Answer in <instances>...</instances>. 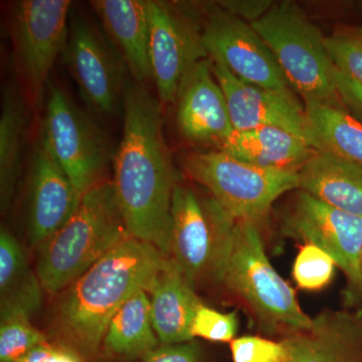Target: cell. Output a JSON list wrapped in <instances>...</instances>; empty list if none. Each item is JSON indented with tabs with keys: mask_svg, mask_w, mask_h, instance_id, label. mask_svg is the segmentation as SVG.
Wrapping results in <instances>:
<instances>
[{
	"mask_svg": "<svg viewBox=\"0 0 362 362\" xmlns=\"http://www.w3.org/2000/svg\"><path fill=\"white\" fill-rule=\"evenodd\" d=\"M161 108L144 84L128 81L112 182L131 237L170 257L171 204L177 182L162 130Z\"/></svg>",
	"mask_w": 362,
	"mask_h": 362,
	"instance_id": "cell-1",
	"label": "cell"
},
{
	"mask_svg": "<svg viewBox=\"0 0 362 362\" xmlns=\"http://www.w3.org/2000/svg\"><path fill=\"white\" fill-rule=\"evenodd\" d=\"M166 256L128 237L62 292L52 329L66 346L96 354L117 311L140 290H148Z\"/></svg>",
	"mask_w": 362,
	"mask_h": 362,
	"instance_id": "cell-2",
	"label": "cell"
},
{
	"mask_svg": "<svg viewBox=\"0 0 362 362\" xmlns=\"http://www.w3.org/2000/svg\"><path fill=\"white\" fill-rule=\"evenodd\" d=\"M128 237L113 182L103 181L83 195L71 218L37 247L42 289L51 295L63 292Z\"/></svg>",
	"mask_w": 362,
	"mask_h": 362,
	"instance_id": "cell-3",
	"label": "cell"
},
{
	"mask_svg": "<svg viewBox=\"0 0 362 362\" xmlns=\"http://www.w3.org/2000/svg\"><path fill=\"white\" fill-rule=\"evenodd\" d=\"M221 284L245 305L265 332L288 337L310 327L313 318L272 265L256 223L235 220Z\"/></svg>",
	"mask_w": 362,
	"mask_h": 362,
	"instance_id": "cell-4",
	"label": "cell"
},
{
	"mask_svg": "<svg viewBox=\"0 0 362 362\" xmlns=\"http://www.w3.org/2000/svg\"><path fill=\"white\" fill-rule=\"evenodd\" d=\"M252 28L273 52L286 80L305 104L343 107L325 37L294 1L276 2Z\"/></svg>",
	"mask_w": 362,
	"mask_h": 362,
	"instance_id": "cell-5",
	"label": "cell"
},
{
	"mask_svg": "<svg viewBox=\"0 0 362 362\" xmlns=\"http://www.w3.org/2000/svg\"><path fill=\"white\" fill-rule=\"evenodd\" d=\"M181 166L235 220L256 225L281 195L299 189L298 170L259 168L221 150L190 152Z\"/></svg>",
	"mask_w": 362,
	"mask_h": 362,
	"instance_id": "cell-6",
	"label": "cell"
},
{
	"mask_svg": "<svg viewBox=\"0 0 362 362\" xmlns=\"http://www.w3.org/2000/svg\"><path fill=\"white\" fill-rule=\"evenodd\" d=\"M235 220L209 195L177 183L171 204L170 257L188 283L221 284Z\"/></svg>",
	"mask_w": 362,
	"mask_h": 362,
	"instance_id": "cell-7",
	"label": "cell"
},
{
	"mask_svg": "<svg viewBox=\"0 0 362 362\" xmlns=\"http://www.w3.org/2000/svg\"><path fill=\"white\" fill-rule=\"evenodd\" d=\"M42 139L75 187L78 199L103 182L111 158L103 131L52 83L47 87Z\"/></svg>",
	"mask_w": 362,
	"mask_h": 362,
	"instance_id": "cell-8",
	"label": "cell"
},
{
	"mask_svg": "<svg viewBox=\"0 0 362 362\" xmlns=\"http://www.w3.org/2000/svg\"><path fill=\"white\" fill-rule=\"evenodd\" d=\"M70 0H23L11 13L14 58L28 97L42 103L54 62L66 49Z\"/></svg>",
	"mask_w": 362,
	"mask_h": 362,
	"instance_id": "cell-9",
	"label": "cell"
},
{
	"mask_svg": "<svg viewBox=\"0 0 362 362\" xmlns=\"http://www.w3.org/2000/svg\"><path fill=\"white\" fill-rule=\"evenodd\" d=\"M201 40L207 56L235 77L263 89L289 92L273 52L251 23L214 2L202 6Z\"/></svg>",
	"mask_w": 362,
	"mask_h": 362,
	"instance_id": "cell-10",
	"label": "cell"
},
{
	"mask_svg": "<svg viewBox=\"0 0 362 362\" xmlns=\"http://www.w3.org/2000/svg\"><path fill=\"white\" fill-rule=\"evenodd\" d=\"M149 61L162 107L177 98L183 76L207 56L201 40V21L175 4L147 0Z\"/></svg>",
	"mask_w": 362,
	"mask_h": 362,
	"instance_id": "cell-11",
	"label": "cell"
},
{
	"mask_svg": "<svg viewBox=\"0 0 362 362\" xmlns=\"http://www.w3.org/2000/svg\"><path fill=\"white\" fill-rule=\"evenodd\" d=\"M80 95L98 113L112 115L122 107L126 66L122 57L84 18H73L64 51Z\"/></svg>",
	"mask_w": 362,
	"mask_h": 362,
	"instance_id": "cell-12",
	"label": "cell"
},
{
	"mask_svg": "<svg viewBox=\"0 0 362 362\" xmlns=\"http://www.w3.org/2000/svg\"><path fill=\"white\" fill-rule=\"evenodd\" d=\"M286 235L315 245L329 254L357 292L362 294V218L300 192L285 221Z\"/></svg>",
	"mask_w": 362,
	"mask_h": 362,
	"instance_id": "cell-13",
	"label": "cell"
},
{
	"mask_svg": "<svg viewBox=\"0 0 362 362\" xmlns=\"http://www.w3.org/2000/svg\"><path fill=\"white\" fill-rule=\"evenodd\" d=\"M213 73L225 95L233 130L281 128L313 147L305 107L289 92H278L247 84L225 66L213 61Z\"/></svg>",
	"mask_w": 362,
	"mask_h": 362,
	"instance_id": "cell-14",
	"label": "cell"
},
{
	"mask_svg": "<svg viewBox=\"0 0 362 362\" xmlns=\"http://www.w3.org/2000/svg\"><path fill=\"white\" fill-rule=\"evenodd\" d=\"M26 197L28 235L30 243L37 247L71 218L80 202L70 178L42 137L30 157Z\"/></svg>",
	"mask_w": 362,
	"mask_h": 362,
	"instance_id": "cell-15",
	"label": "cell"
},
{
	"mask_svg": "<svg viewBox=\"0 0 362 362\" xmlns=\"http://www.w3.org/2000/svg\"><path fill=\"white\" fill-rule=\"evenodd\" d=\"M175 102L178 128L189 141L218 145L233 132L228 103L214 78L211 59H202L190 66Z\"/></svg>",
	"mask_w": 362,
	"mask_h": 362,
	"instance_id": "cell-16",
	"label": "cell"
},
{
	"mask_svg": "<svg viewBox=\"0 0 362 362\" xmlns=\"http://www.w3.org/2000/svg\"><path fill=\"white\" fill-rule=\"evenodd\" d=\"M282 341L292 362H362V325L345 311L321 312L308 329Z\"/></svg>",
	"mask_w": 362,
	"mask_h": 362,
	"instance_id": "cell-17",
	"label": "cell"
},
{
	"mask_svg": "<svg viewBox=\"0 0 362 362\" xmlns=\"http://www.w3.org/2000/svg\"><path fill=\"white\" fill-rule=\"evenodd\" d=\"M147 294L152 324L161 344L194 340L190 327L202 302L171 257L164 259Z\"/></svg>",
	"mask_w": 362,
	"mask_h": 362,
	"instance_id": "cell-18",
	"label": "cell"
},
{
	"mask_svg": "<svg viewBox=\"0 0 362 362\" xmlns=\"http://www.w3.org/2000/svg\"><path fill=\"white\" fill-rule=\"evenodd\" d=\"M90 4L133 80L144 84L152 78L147 0H94Z\"/></svg>",
	"mask_w": 362,
	"mask_h": 362,
	"instance_id": "cell-19",
	"label": "cell"
},
{
	"mask_svg": "<svg viewBox=\"0 0 362 362\" xmlns=\"http://www.w3.org/2000/svg\"><path fill=\"white\" fill-rule=\"evenodd\" d=\"M299 189L321 202L362 218V166L316 150L298 171Z\"/></svg>",
	"mask_w": 362,
	"mask_h": 362,
	"instance_id": "cell-20",
	"label": "cell"
},
{
	"mask_svg": "<svg viewBox=\"0 0 362 362\" xmlns=\"http://www.w3.org/2000/svg\"><path fill=\"white\" fill-rule=\"evenodd\" d=\"M218 147L259 168L298 171L316 151L298 136L271 126L233 130Z\"/></svg>",
	"mask_w": 362,
	"mask_h": 362,
	"instance_id": "cell-21",
	"label": "cell"
},
{
	"mask_svg": "<svg viewBox=\"0 0 362 362\" xmlns=\"http://www.w3.org/2000/svg\"><path fill=\"white\" fill-rule=\"evenodd\" d=\"M42 286L30 270L18 239L7 228L0 232V314L32 316L42 301Z\"/></svg>",
	"mask_w": 362,
	"mask_h": 362,
	"instance_id": "cell-22",
	"label": "cell"
},
{
	"mask_svg": "<svg viewBox=\"0 0 362 362\" xmlns=\"http://www.w3.org/2000/svg\"><path fill=\"white\" fill-rule=\"evenodd\" d=\"M28 110L20 86L8 84L2 93L0 114V206L4 213L11 206L20 177L21 153Z\"/></svg>",
	"mask_w": 362,
	"mask_h": 362,
	"instance_id": "cell-23",
	"label": "cell"
},
{
	"mask_svg": "<svg viewBox=\"0 0 362 362\" xmlns=\"http://www.w3.org/2000/svg\"><path fill=\"white\" fill-rule=\"evenodd\" d=\"M160 345L152 324L150 300L146 290H140L122 305L109 323L103 339L110 356L142 357Z\"/></svg>",
	"mask_w": 362,
	"mask_h": 362,
	"instance_id": "cell-24",
	"label": "cell"
},
{
	"mask_svg": "<svg viewBox=\"0 0 362 362\" xmlns=\"http://www.w3.org/2000/svg\"><path fill=\"white\" fill-rule=\"evenodd\" d=\"M315 150L330 152L362 166V122L343 107L305 104Z\"/></svg>",
	"mask_w": 362,
	"mask_h": 362,
	"instance_id": "cell-25",
	"label": "cell"
},
{
	"mask_svg": "<svg viewBox=\"0 0 362 362\" xmlns=\"http://www.w3.org/2000/svg\"><path fill=\"white\" fill-rule=\"evenodd\" d=\"M45 341L47 337L33 325L30 315L0 314V362H18Z\"/></svg>",
	"mask_w": 362,
	"mask_h": 362,
	"instance_id": "cell-26",
	"label": "cell"
},
{
	"mask_svg": "<svg viewBox=\"0 0 362 362\" xmlns=\"http://www.w3.org/2000/svg\"><path fill=\"white\" fill-rule=\"evenodd\" d=\"M334 259L315 245L304 244L293 266V278L300 289L320 291L327 287L335 273Z\"/></svg>",
	"mask_w": 362,
	"mask_h": 362,
	"instance_id": "cell-27",
	"label": "cell"
},
{
	"mask_svg": "<svg viewBox=\"0 0 362 362\" xmlns=\"http://www.w3.org/2000/svg\"><path fill=\"white\" fill-rule=\"evenodd\" d=\"M239 330V317L235 311L223 313L204 303L197 307L190 333L211 342H228L235 339Z\"/></svg>",
	"mask_w": 362,
	"mask_h": 362,
	"instance_id": "cell-28",
	"label": "cell"
},
{
	"mask_svg": "<svg viewBox=\"0 0 362 362\" xmlns=\"http://www.w3.org/2000/svg\"><path fill=\"white\" fill-rule=\"evenodd\" d=\"M233 362H292L284 342L259 337L235 338L230 342Z\"/></svg>",
	"mask_w": 362,
	"mask_h": 362,
	"instance_id": "cell-29",
	"label": "cell"
},
{
	"mask_svg": "<svg viewBox=\"0 0 362 362\" xmlns=\"http://www.w3.org/2000/svg\"><path fill=\"white\" fill-rule=\"evenodd\" d=\"M325 45L338 70L362 83V39L339 33L325 37Z\"/></svg>",
	"mask_w": 362,
	"mask_h": 362,
	"instance_id": "cell-30",
	"label": "cell"
},
{
	"mask_svg": "<svg viewBox=\"0 0 362 362\" xmlns=\"http://www.w3.org/2000/svg\"><path fill=\"white\" fill-rule=\"evenodd\" d=\"M143 362H201V349L192 341L160 344L141 357Z\"/></svg>",
	"mask_w": 362,
	"mask_h": 362,
	"instance_id": "cell-31",
	"label": "cell"
},
{
	"mask_svg": "<svg viewBox=\"0 0 362 362\" xmlns=\"http://www.w3.org/2000/svg\"><path fill=\"white\" fill-rule=\"evenodd\" d=\"M276 2L272 0H223L216 4L233 16L247 23L259 21L273 7Z\"/></svg>",
	"mask_w": 362,
	"mask_h": 362,
	"instance_id": "cell-32",
	"label": "cell"
},
{
	"mask_svg": "<svg viewBox=\"0 0 362 362\" xmlns=\"http://www.w3.org/2000/svg\"><path fill=\"white\" fill-rule=\"evenodd\" d=\"M335 85L342 104L362 117V83L335 69Z\"/></svg>",
	"mask_w": 362,
	"mask_h": 362,
	"instance_id": "cell-33",
	"label": "cell"
},
{
	"mask_svg": "<svg viewBox=\"0 0 362 362\" xmlns=\"http://www.w3.org/2000/svg\"><path fill=\"white\" fill-rule=\"evenodd\" d=\"M56 345L49 341L42 343L30 350L18 362H49Z\"/></svg>",
	"mask_w": 362,
	"mask_h": 362,
	"instance_id": "cell-34",
	"label": "cell"
},
{
	"mask_svg": "<svg viewBox=\"0 0 362 362\" xmlns=\"http://www.w3.org/2000/svg\"><path fill=\"white\" fill-rule=\"evenodd\" d=\"M49 362H83L80 354L66 345H56Z\"/></svg>",
	"mask_w": 362,
	"mask_h": 362,
	"instance_id": "cell-35",
	"label": "cell"
},
{
	"mask_svg": "<svg viewBox=\"0 0 362 362\" xmlns=\"http://www.w3.org/2000/svg\"><path fill=\"white\" fill-rule=\"evenodd\" d=\"M354 35H356L357 37H361L362 39V26L357 28L356 30H354Z\"/></svg>",
	"mask_w": 362,
	"mask_h": 362,
	"instance_id": "cell-36",
	"label": "cell"
},
{
	"mask_svg": "<svg viewBox=\"0 0 362 362\" xmlns=\"http://www.w3.org/2000/svg\"><path fill=\"white\" fill-rule=\"evenodd\" d=\"M356 7L357 11H358L359 13H362V0L361 1L356 2Z\"/></svg>",
	"mask_w": 362,
	"mask_h": 362,
	"instance_id": "cell-37",
	"label": "cell"
},
{
	"mask_svg": "<svg viewBox=\"0 0 362 362\" xmlns=\"http://www.w3.org/2000/svg\"><path fill=\"white\" fill-rule=\"evenodd\" d=\"M361 275H362V251H361Z\"/></svg>",
	"mask_w": 362,
	"mask_h": 362,
	"instance_id": "cell-38",
	"label": "cell"
}]
</instances>
